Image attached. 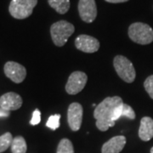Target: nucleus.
I'll return each instance as SVG.
<instances>
[{"label":"nucleus","mask_w":153,"mask_h":153,"mask_svg":"<svg viewBox=\"0 0 153 153\" xmlns=\"http://www.w3.org/2000/svg\"><path fill=\"white\" fill-rule=\"evenodd\" d=\"M22 105V97L15 92H9L0 97V108L4 111H16Z\"/></svg>","instance_id":"11"},{"label":"nucleus","mask_w":153,"mask_h":153,"mask_svg":"<svg viewBox=\"0 0 153 153\" xmlns=\"http://www.w3.org/2000/svg\"><path fill=\"white\" fill-rule=\"evenodd\" d=\"M4 73L11 81L16 83H20L26 78L27 70L22 65L17 62L8 61L4 65Z\"/></svg>","instance_id":"9"},{"label":"nucleus","mask_w":153,"mask_h":153,"mask_svg":"<svg viewBox=\"0 0 153 153\" xmlns=\"http://www.w3.org/2000/svg\"><path fill=\"white\" fill-rule=\"evenodd\" d=\"M78 12L82 21L87 23L93 22L97 16V8L94 0H79Z\"/></svg>","instance_id":"8"},{"label":"nucleus","mask_w":153,"mask_h":153,"mask_svg":"<svg viewBox=\"0 0 153 153\" xmlns=\"http://www.w3.org/2000/svg\"><path fill=\"white\" fill-rule=\"evenodd\" d=\"M88 76L82 71H74L69 76L66 82V91L69 94H76L80 93L87 83Z\"/></svg>","instance_id":"6"},{"label":"nucleus","mask_w":153,"mask_h":153,"mask_svg":"<svg viewBox=\"0 0 153 153\" xmlns=\"http://www.w3.org/2000/svg\"><path fill=\"white\" fill-rule=\"evenodd\" d=\"M60 115H52L50 116L49 118V120L46 123V126L51 128L52 130H55L60 127Z\"/></svg>","instance_id":"19"},{"label":"nucleus","mask_w":153,"mask_h":153,"mask_svg":"<svg viewBox=\"0 0 153 153\" xmlns=\"http://www.w3.org/2000/svg\"><path fill=\"white\" fill-rule=\"evenodd\" d=\"M57 153H74V149L71 140L68 139H62L58 145Z\"/></svg>","instance_id":"16"},{"label":"nucleus","mask_w":153,"mask_h":153,"mask_svg":"<svg viewBox=\"0 0 153 153\" xmlns=\"http://www.w3.org/2000/svg\"><path fill=\"white\" fill-rule=\"evenodd\" d=\"M144 87L149 96L153 99V75L149 76L144 82Z\"/></svg>","instance_id":"20"},{"label":"nucleus","mask_w":153,"mask_h":153,"mask_svg":"<svg viewBox=\"0 0 153 153\" xmlns=\"http://www.w3.org/2000/svg\"><path fill=\"white\" fill-rule=\"evenodd\" d=\"M126 144V138L123 135L112 137L102 146V153H120L124 148Z\"/></svg>","instance_id":"12"},{"label":"nucleus","mask_w":153,"mask_h":153,"mask_svg":"<svg viewBox=\"0 0 153 153\" xmlns=\"http://www.w3.org/2000/svg\"><path fill=\"white\" fill-rule=\"evenodd\" d=\"M139 137L143 141H149L153 138V119L149 117H144L140 120L139 128Z\"/></svg>","instance_id":"13"},{"label":"nucleus","mask_w":153,"mask_h":153,"mask_svg":"<svg viewBox=\"0 0 153 153\" xmlns=\"http://www.w3.org/2000/svg\"><path fill=\"white\" fill-rule=\"evenodd\" d=\"M37 4L38 0H12L10 4L9 11L16 19H26L33 14V9Z\"/></svg>","instance_id":"5"},{"label":"nucleus","mask_w":153,"mask_h":153,"mask_svg":"<svg viewBox=\"0 0 153 153\" xmlns=\"http://www.w3.org/2000/svg\"><path fill=\"white\" fill-rule=\"evenodd\" d=\"M114 68L118 76L126 82L131 83L134 81L136 72L134 65L123 55H117L113 60Z\"/></svg>","instance_id":"4"},{"label":"nucleus","mask_w":153,"mask_h":153,"mask_svg":"<svg viewBox=\"0 0 153 153\" xmlns=\"http://www.w3.org/2000/svg\"><path fill=\"white\" fill-rule=\"evenodd\" d=\"M128 37L136 44H149L153 41V30L146 23L135 22L128 27Z\"/></svg>","instance_id":"3"},{"label":"nucleus","mask_w":153,"mask_h":153,"mask_svg":"<svg viewBox=\"0 0 153 153\" xmlns=\"http://www.w3.org/2000/svg\"><path fill=\"white\" fill-rule=\"evenodd\" d=\"M121 117H127L134 120L135 118V112L130 105L123 103L120 107V118Z\"/></svg>","instance_id":"18"},{"label":"nucleus","mask_w":153,"mask_h":153,"mask_svg":"<svg viewBox=\"0 0 153 153\" xmlns=\"http://www.w3.org/2000/svg\"><path fill=\"white\" fill-rule=\"evenodd\" d=\"M108 3H111V4H119V3H124L128 0H105Z\"/></svg>","instance_id":"23"},{"label":"nucleus","mask_w":153,"mask_h":153,"mask_svg":"<svg viewBox=\"0 0 153 153\" xmlns=\"http://www.w3.org/2000/svg\"><path fill=\"white\" fill-rule=\"evenodd\" d=\"M9 116H10V111H7L0 108V117H7Z\"/></svg>","instance_id":"22"},{"label":"nucleus","mask_w":153,"mask_h":153,"mask_svg":"<svg viewBox=\"0 0 153 153\" xmlns=\"http://www.w3.org/2000/svg\"><path fill=\"white\" fill-rule=\"evenodd\" d=\"M123 103L119 96L107 97L96 105L94 111V117L96 120V127L100 131H106L109 128L113 127L115 123L113 121L115 111Z\"/></svg>","instance_id":"1"},{"label":"nucleus","mask_w":153,"mask_h":153,"mask_svg":"<svg viewBox=\"0 0 153 153\" xmlns=\"http://www.w3.org/2000/svg\"><path fill=\"white\" fill-rule=\"evenodd\" d=\"M75 31L74 26L66 21L54 23L50 27L51 38L56 46H64Z\"/></svg>","instance_id":"2"},{"label":"nucleus","mask_w":153,"mask_h":153,"mask_svg":"<svg viewBox=\"0 0 153 153\" xmlns=\"http://www.w3.org/2000/svg\"><path fill=\"white\" fill-rule=\"evenodd\" d=\"M151 153H153V147L151 149Z\"/></svg>","instance_id":"24"},{"label":"nucleus","mask_w":153,"mask_h":153,"mask_svg":"<svg viewBox=\"0 0 153 153\" xmlns=\"http://www.w3.org/2000/svg\"><path fill=\"white\" fill-rule=\"evenodd\" d=\"M49 4L57 13L64 15L70 9V0H48Z\"/></svg>","instance_id":"14"},{"label":"nucleus","mask_w":153,"mask_h":153,"mask_svg":"<svg viewBox=\"0 0 153 153\" xmlns=\"http://www.w3.org/2000/svg\"><path fill=\"white\" fill-rule=\"evenodd\" d=\"M14 138L10 133L7 132L0 136V152H4L8 148L11 146Z\"/></svg>","instance_id":"17"},{"label":"nucleus","mask_w":153,"mask_h":153,"mask_svg":"<svg viewBox=\"0 0 153 153\" xmlns=\"http://www.w3.org/2000/svg\"><path fill=\"white\" fill-rule=\"evenodd\" d=\"M27 149V143L23 137L17 136L14 138L13 142L11 144L12 153H26Z\"/></svg>","instance_id":"15"},{"label":"nucleus","mask_w":153,"mask_h":153,"mask_svg":"<svg viewBox=\"0 0 153 153\" xmlns=\"http://www.w3.org/2000/svg\"><path fill=\"white\" fill-rule=\"evenodd\" d=\"M41 121V113L38 110H35L33 113V117L30 121V123L32 125H38Z\"/></svg>","instance_id":"21"},{"label":"nucleus","mask_w":153,"mask_h":153,"mask_svg":"<svg viewBox=\"0 0 153 153\" xmlns=\"http://www.w3.org/2000/svg\"><path fill=\"white\" fill-rule=\"evenodd\" d=\"M76 48L84 53H94L100 49V42L94 37L82 34L75 40Z\"/></svg>","instance_id":"10"},{"label":"nucleus","mask_w":153,"mask_h":153,"mask_svg":"<svg viewBox=\"0 0 153 153\" xmlns=\"http://www.w3.org/2000/svg\"><path fill=\"white\" fill-rule=\"evenodd\" d=\"M82 114L83 109L79 103L74 102L69 105L67 111V121L72 131H78L80 129L82 122Z\"/></svg>","instance_id":"7"}]
</instances>
